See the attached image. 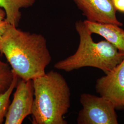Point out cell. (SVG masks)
Segmentation results:
<instances>
[{
    "label": "cell",
    "instance_id": "cell-9",
    "mask_svg": "<svg viewBox=\"0 0 124 124\" xmlns=\"http://www.w3.org/2000/svg\"><path fill=\"white\" fill-rule=\"evenodd\" d=\"M38 0H0V7L6 13L5 21L18 27L21 18L22 8H26L34 4Z\"/></svg>",
    "mask_w": 124,
    "mask_h": 124
},
{
    "label": "cell",
    "instance_id": "cell-14",
    "mask_svg": "<svg viewBox=\"0 0 124 124\" xmlns=\"http://www.w3.org/2000/svg\"><path fill=\"white\" fill-rule=\"evenodd\" d=\"M5 18L6 13L4 10L1 8H0V23L2 22L3 21H4Z\"/></svg>",
    "mask_w": 124,
    "mask_h": 124
},
{
    "label": "cell",
    "instance_id": "cell-8",
    "mask_svg": "<svg viewBox=\"0 0 124 124\" xmlns=\"http://www.w3.org/2000/svg\"><path fill=\"white\" fill-rule=\"evenodd\" d=\"M89 32L101 36L114 46L119 52L124 53V30L120 26L112 23L84 21Z\"/></svg>",
    "mask_w": 124,
    "mask_h": 124
},
{
    "label": "cell",
    "instance_id": "cell-2",
    "mask_svg": "<svg viewBox=\"0 0 124 124\" xmlns=\"http://www.w3.org/2000/svg\"><path fill=\"white\" fill-rule=\"evenodd\" d=\"M33 80L32 124H68L64 116L70 106V91L63 76L51 70Z\"/></svg>",
    "mask_w": 124,
    "mask_h": 124
},
{
    "label": "cell",
    "instance_id": "cell-3",
    "mask_svg": "<svg viewBox=\"0 0 124 124\" xmlns=\"http://www.w3.org/2000/svg\"><path fill=\"white\" fill-rule=\"evenodd\" d=\"M75 28L80 38L78 47L74 54L56 62L55 69L69 72L90 67L99 69L106 74L123 60L124 53L107 40L94 41L84 21H77Z\"/></svg>",
    "mask_w": 124,
    "mask_h": 124
},
{
    "label": "cell",
    "instance_id": "cell-4",
    "mask_svg": "<svg viewBox=\"0 0 124 124\" xmlns=\"http://www.w3.org/2000/svg\"><path fill=\"white\" fill-rule=\"evenodd\" d=\"M80 102L82 108L78 114V124H118L115 107L106 99L100 96L82 93Z\"/></svg>",
    "mask_w": 124,
    "mask_h": 124
},
{
    "label": "cell",
    "instance_id": "cell-12",
    "mask_svg": "<svg viewBox=\"0 0 124 124\" xmlns=\"http://www.w3.org/2000/svg\"><path fill=\"white\" fill-rule=\"evenodd\" d=\"M113 2L117 11L124 13V0H113Z\"/></svg>",
    "mask_w": 124,
    "mask_h": 124
},
{
    "label": "cell",
    "instance_id": "cell-13",
    "mask_svg": "<svg viewBox=\"0 0 124 124\" xmlns=\"http://www.w3.org/2000/svg\"><path fill=\"white\" fill-rule=\"evenodd\" d=\"M8 23L6 22L5 21H3L2 22L0 23V41L1 39L2 36H3L6 29L7 28Z\"/></svg>",
    "mask_w": 124,
    "mask_h": 124
},
{
    "label": "cell",
    "instance_id": "cell-7",
    "mask_svg": "<svg viewBox=\"0 0 124 124\" xmlns=\"http://www.w3.org/2000/svg\"><path fill=\"white\" fill-rule=\"evenodd\" d=\"M87 20L122 26L117 19L113 0H72Z\"/></svg>",
    "mask_w": 124,
    "mask_h": 124
},
{
    "label": "cell",
    "instance_id": "cell-6",
    "mask_svg": "<svg viewBox=\"0 0 124 124\" xmlns=\"http://www.w3.org/2000/svg\"><path fill=\"white\" fill-rule=\"evenodd\" d=\"M95 88L115 109L124 108V58L106 75L98 79Z\"/></svg>",
    "mask_w": 124,
    "mask_h": 124
},
{
    "label": "cell",
    "instance_id": "cell-10",
    "mask_svg": "<svg viewBox=\"0 0 124 124\" xmlns=\"http://www.w3.org/2000/svg\"><path fill=\"white\" fill-rule=\"evenodd\" d=\"M14 74L9 63L0 59V95L8 89L13 81Z\"/></svg>",
    "mask_w": 124,
    "mask_h": 124
},
{
    "label": "cell",
    "instance_id": "cell-1",
    "mask_svg": "<svg viewBox=\"0 0 124 124\" xmlns=\"http://www.w3.org/2000/svg\"><path fill=\"white\" fill-rule=\"evenodd\" d=\"M0 54L4 55L18 78L25 80L45 75L52 61L44 36L23 31L9 23L0 41Z\"/></svg>",
    "mask_w": 124,
    "mask_h": 124
},
{
    "label": "cell",
    "instance_id": "cell-5",
    "mask_svg": "<svg viewBox=\"0 0 124 124\" xmlns=\"http://www.w3.org/2000/svg\"><path fill=\"white\" fill-rule=\"evenodd\" d=\"M34 99L33 80H18L13 101L5 117V124H21L25 118L31 115Z\"/></svg>",
    "mask_w": 124,
    "mask_h": 124
},
{
    "label": "cell",
    "instance_id": "cell-11",
    "mask_svg": "<svg viewBox=\"0 0 124 124\" xmlns=\"http://www.w3.org/2000/svg\"><path fill=\"white\" fill-rule=\"evenodd\" d=\"M18 79V77L15 74L12 83L8 89L4 93L0 95V124L3 123L5 119L6 115L10 104V98L13 90L16 88Z\"/></svg>",
    "mask_w": 124,
    "mask_h": 124
}]
</instances>
